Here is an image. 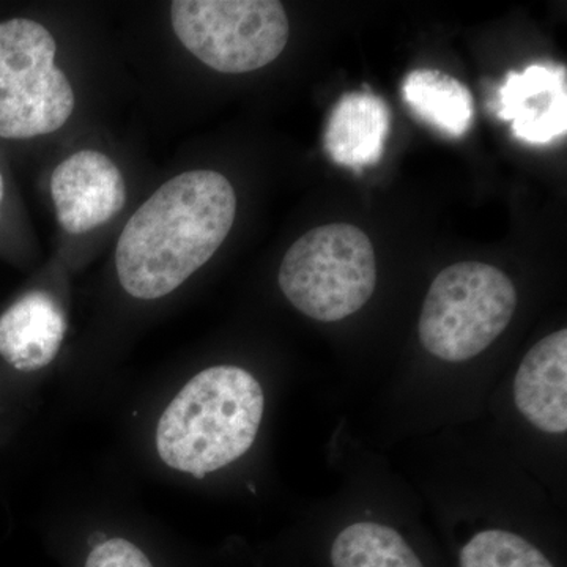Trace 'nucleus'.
Wrapping results in <instances>:
<instances>
[{
	"label": "nucleus",
	"instance_id": "20e7f679",
	"mask_svg": "<svg viewBox=\"0 0 567 567\" xmlns=\"http://www.w3.org/2000/svg\"><path fill=\"white\" fill-rule=\"evenodd\" d=\"M516 306V287L498 268L472 260L451 265L425 295L421 344L450 363L472 360L506 330Z\"/></svg>",
	"mask_w": 567,
	"mask_h": 567
},
{
	"label": "nucleus",
	"instance_id": "2eb2a0df",
	"mask_svg": "<svg viewBox=\"0 0 567 567\" xmlns=\"http://www.w3.org/2000/svg\"><path fill=\"white\" fill-rule=\"evenodd\" d=\"M85 567H153L151 559L134 546L130 540L115 539L104 540L99 544L89 555Z\"/></svg>",
	"mask_w": 567,
	"mask_h": 567
},
{
	"label": "nucleus",
	"instance_id": "423d86ee",
	"mask_svg": "<svg viewBox=\"0 0 567 567\" xmlns=\"http://www.w3.org/2000/svg\"><path fill=\"white\" fill-rule=\"evenodd\" d=\"M171 22L194 58L226 74L270 65L290 33L286 10L276 0H175Z\"/></svg>",
	"mask_w": 567,
	"mask_h": 567
},
{
	"label": "nucleus",
	"instance_id": "dca6fc26",
	"mask_svg": "<svg viewBox=\"0 0 567 567\" xmlns=\"http://www.w3.org/2000/svg\"><path fill=\"white\" fill-rule=\"evenodd\" d=\"M2 199H3V178H2V174H0V204H2Z\"/></svg>",
	"mask_w": 567,
	"mask_h": 567
},
{
	"label": "nucleus",
	"instance_id": "7ed1b4c3",
	"mask_svg": "<svg viewBox=\"0 0 567 567\" xmlns=\"http://www.w3.org/2000/svg\"><path fill=\"white\" fill-rule=\"evenodd\" d=\"M278 279L298 311L319 322H339L360 311L374 293V246L352 224L316 227L290 246Z\"/></svg>",
	"mask_w": 567,
	"mask_h": 567
},
{
	"label": "nucleus",
	"instance_id": "6e6552de",
	"mask_svg": "<svg viewBox=\"0 0 567 567\" xmlns=\"http://www.w3.org/2000/svg\"><path fill=\"white\" fill-rule=\"evenodd\" d=\"M496 115L514 136L548 144L567 132V74L561 65H532L511 71L496 96Z\"/></svg>",
	"mask_w": 567,
	"mask_h": 567
},
{
	"label": "nucleus",
	"instance_id": "f03ea898",
	"mask_svg": "<svg viewBox=\"0 0 567 567\" xmlns=\"http://www.w3.org/2000/svg\"><path fill=\"white\" fill-rule=\"evenodd\" d=\"M264 406L262 386L245 369H205L159 417V457L171 468L203 480L248 453L262 423Z\"/></svg>",
	"mask_w": 567,
	"mask_h": 567
},
{
	"label": "nucleus",
	"instance_id": "ddd939ff",
	"mask_svg": "<svg viewBox=\"0 0 567 567\" xmlns=\"http://www.w3.org/2000/svg\"><path fill=\"white\" fill-rule=\"evenodd\" d=\"M334 567H424L404 537L385 525L353 524L339 533L331 548Z\"/></svg>",
	"mask_w": 567,
	"mask_h": 567
},
{
	"label": "nucleus",
	"instance_id": "9b49d317",
	"mask_svg": "<svg viewBox=\"0 0 567 567\" xmlns=\"http://www.w3.org/2000/svg\"><path fill=\"white\" fill-rule=\"evenodd\" d=\"M390 110L374 93H346L331 111L323 147L336 164L363 169L382 159L390 133Z\"/></svg>",
	"mask_w": 567,
	"mask_h": 567
},
{
	"label": "nucleus",
	"instance_id": "4468645a",
	"mask_svg": "<svg viewBox=\"0 0 567 567\" xmlns=\"http://www.w3.org/2000/svg\"><path fill=\"white\" fill-rule=\"evenodd\" d=\"M461 567H554L546 555L524 537L487 529L477 533L461 551Z\"/></svg>",
	"mask_w": 567,
	"mask_h": 567
},
{
	"label": "nucleus",
	"instance_id": "9d476101",
	"mask_svg": "<svg viewBox=\"0 0 567 567\" xmlns=\"http://www.w3.org/2000/svg\"><path fill=\"white\" fill-rule=\"evenodd\" d=\"M66 333L65 312L51 293L33 290L0 316V357L17 371L47 368Z\"/></svg>",
	"mask_w": 567,
	"mask_h": 567
},
{
	"label": "nucleus",
	"instance_id": "f257e3e1",
	"mask_svg": "<svg viewBox=\"0 0 567 567\" xmlns=\"http://www.w3.org/2000/svg\"><path fill=\"white\" fill-rule=\"evenodd\" d=\"M237 196L216 171L171 178L137 208L115 248L126 293L158 300L173 293L215 256L233 229Z\"/></svg>",
	"mask_w": 567,
	"mask_h": 567
},
{
	"label": "nucleus",
	"instance_id": "f8f14e48",
	"mask_svg": "<svg viewBox=\"0 0 567 567\" xmlns=\"http://www.w3.org/2000/svg\"><path fill=\"white\" fill-rule=\"evenodd\" d=\"M405 103L421 121L447 137H462L475 118L472 92L439 70H416L402 85Z\"/></svg>",
	"mask_w": 567,
	"mask_h": 567
},
{
	"label": "nucleus",
	"instance_id": "39448f33",
	"mask_svg": "<svg viewBox=\"0 0 567 567\" xmlns=\"http://www.w3.org/2000/svg\"><path fill=\"white\" fill-rule=\"evenodd\" d=\"M55 52L54 37L40 22H0V137L32 140L69 122L76 99Z\"/></svg>",
	"mask_w": 567,
	"mask_h": 567
},
{
	"label": "nucleus",
	"instance_id": "0eeeda50",
	"mask_svg": "<svg viewBox=\"0 0 567 567\" xmlns=\"http://www.w3.org/2000/svg\"><path fill=\"white\" fill-rule=\"evenodd\" d=\"M58 221L65 233H91L125 207V178L102 152L81 151L63 159L51 175Z\"/></svg>",
	"mask_w": 567,
	"mask_h": 567
},
{
	"label": "nucleus",
	"instance_id": "1a4fd4ad",
	"mask_svg": "<svg viewBox=\"0 0 567 567\" xmlns=\"http://www.w3.org/2000/svg\"><path fill=\"white\" fill-rule=\"evenodd\" d=\"M514 401L547 434L567 431V331L548 334L527 353L514 380Z\"/></svg>",
	"mask_w": 567,
	"mask_h": 567
}]
</instances>
